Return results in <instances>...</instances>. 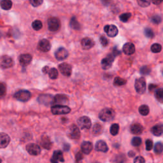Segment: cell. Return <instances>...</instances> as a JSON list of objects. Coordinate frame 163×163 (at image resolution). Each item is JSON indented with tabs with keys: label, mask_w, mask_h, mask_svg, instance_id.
<instances>
[{
	"label": "cell",
	"mask_w": 163,
	"mask_h": 163,
	"mask_svg": "<svg viewBox=\"0 0 163 163\" xmlns=\"http://www.w3.org/2000/svg\"><path fill=\"white\" fill-rule=\"evenodd\" d=\"M42 22L39 20H36L32 23V28L35 31H39L42 28Z\"/></svg>",
	"instance_id": "36"
},
{
	"label": "cell",
	"mask_w": 163,
	"mask_h": 163,
	"mask_svg": "<svg viewBox=\"0 0 163 163\" xmlns=\"http://www.w3.org/2000/svg\"><path fill=\"white\" fill-rule=\"evenodd\" d=\"M61 28V22L56 17H51L48 20V29L52 32H56Z\"/></svg>",
	"instance_id": "4"
},
{
	"label": "cell",
	"mask_w": 163,
	"mask_h": 163,
	"mask_svg": "<svg viewBox=\"0 0 163 163\" xmlns=\"http://www.w3.org/2000/svg\"><path fill=\"white\" fill-rule=\"evenodd\" d=\"M41 145L43 148L47 149V150H50V149L52 148V143L51 140H50V138L47 136L43 135L42 137Z\"/></svg>",
	"instance_id": "23"
},
{
	"label": "cell",
	"mask_w": 163,
	"mask_h": 163,
	"mask_svg": "<svg viewBox=\"0 0 163 163\" xmlns=\"http://www.w3.org/2000/svg\"><path fill=\"white\" fill-rule=\"evenodd\" d=\"M111 2V0H101L102 3L105 6H108L110 3Z\"/></svg>",
	"instance_id": "56"
},
{
	"label": "cell",
	"mask_w": 163,
	"mask_h": 163,
	"mask_svg": "<svg viewBox=\"0 0 163 163\" xmlns=\"http://www.w3.org/2000/svg\"><path fill=\"white\" fill-rule=\"evenodd\" d=\"M27 152L32 155H38L41 153V148L35 143H29L26 145Z\"/></svg>",
	"instance_id": "10"
},
{
	"label": "cell",
	"mask_w": 163,
	"mask_h": 163,
	"mask_svg": "<svg viewBox=\"0 0 163 163\" xmlns=\"http://www.w3.org/2000/svg\"><path fill=\"white\" fill-rule=\"evenodd\" d=\"M58 67L60 72L62 75L66 77L71 76L72 73V68L70 65L66 63V62H63V63L60 64Z\"/></svg>",
	"instance_id": "11"
},
{
	"label": "cell",
	"mask_w": 163,
	"mask_h": 163,
	"mask_svg": "<svg viewBox=\"0 0 163 163\" xmlns=\"http://www.w3.org/2000/svg\"><path fill=\"white\" fill-rule=\"evenodd\" d=\"M83 159H84V155H83L82 154V152H78L76 154V156H75V160H76V162L77 163L80 162Z\"/></svg>",
	"instance_id": "50"
},
{
	"label": "cell",
	"mask_w": 163,
	"mask_h": 163,
	"mask_svg": "<svg viewBox=\"0 0 163 163\" xmlns=\"http://www.w3.org/2000/svg\"><path fill=\"white\" fill-rule=\"evenodd\" d=\"M149 107L146 105H143L140 106L139 108V112L141 115L146 116L149 114Z\"/></svg>",
	"instance_id": "31"
},
{
	"label": "cell",
	"mask_w": 163,
	"mask_h": 163,
	"mask_svg": "<svg viewBox=\"0 0 163 163\" xmlns=\"http://www.w3.org/2000/svg\"><path fill=\"white\" fill-rule=\"evenodd\" d=\"M126 84V80L125 79H123L121 77H116L115 78L114 80V84L115 86L119 87V86H122Z\"/></svg>",
	"instance_id": "34"
},
{
	"label": "cell",
	"mask_w": 163,
	"mask_h": 163,
	"mask_svg": "<svg viewBox=\"0 0 163 163\" xmlns=\"http://www.w3.org/2000/svg\"><path fill=\"white\" fill-rule=\"evenodd\" d=\"M2 161L1 159H0V163H2Z\"/></svg>",
	"instance_id": "59"
},
{
	"label": "cell",
	"mask_w": 163,
	"mask_h": 163,
	"mask_svg": "<svg viewBox=\"0 0 163 163\" xmlns=\"http://www.w3.org/2000/svg\"><path fill=\"white\" fill-rule=\"evenodd\" d=\"M128 155L129 158H133V157H135V152H134L133 150H131V151L128 152Z\"/></svg>",
	"instance_id": "57"
},
{
	"label": "cell",
	"mask_w": 163,
	"mask_h": 163,
	"mask_svg": "<svg viewBox=\"0 0 163 163\" xmlns=\"http://www.w3.org/2000/svg\"><path fill=\"white\" fill-rule=\"evenodd\" d=\"M143 131V128L140 124H134L131 126V132L134 135H139Z\"/></svg>",
	"instance_id": "24"
},
{
	"label": "cell",
	"mask_w": 163,
	"mask_h": 163,
	"mask_svg": "<svg viewBox=\"0 0 163 163\" xmlns=\"http://www.w3.org/2000/svg\"><path fill=\"white\" fill-rule=\"evenodd\" d=\"M95 43L91 38L86 37L81 41V45L84 50H89L95 46Z\"/></svg>",
	"instance_id": "16"
},
{
	"label": "cell",
	"mask_w": 163,
	"mask_h": 163,
	"mask_svg": "<svg viewBox=\"0 0 163 163\" xmlns=\"http://www.w3.org/2000/svg\"><path fill=\"white\" fill-rule=\"evenodd\" d=\"M0 6L2 9L5 10H10L12 7V2L11 0H2Z\"/></svg>",
	"instance_id": "26"
},
{
	"label": "cell",
	"mask_w": 163,
	"mask_h": 163,
	"mask_svg": "<svg viewBox=\"0 0 163 163\" xmlns=\"http://www.w3.org/2000/svg\"><path fill=\"white\" fill-rule=\"evenodd\" d=\"M123 52L126 55H132L135 52V46L132 43H126L123 46Z\"/></svg>",
	"instance_id": "20"
},
{
	"label": "cell",
	"mask_w": 163,
	"mask_h": 163,
	"mask_svg": "<svg viewBox=\"0 0 163 163\" xmlns=\"http://www.w3.org/2000/svg\"><path fill=\"white\" fill-rule=\"evenodd\" d=\"M51 111L54 115L67 114L71 111V109L65 105H54L51 108Z\"/></svg>",
	"instance_id": "2"
},
{
	"label": "cell",
	"mask_w": 163,
	"mask_h": 163,
	"mask_svg": "<svg viewBox=\"0 0 163 163\" xmlns=\"http://www.w3.org/2000/svg\"><path fill=\"white\" fill-rule=\"evenodd\" d=\"M95 148L97 151L102 152H107L108 151V147L106 143L103 140H99L96 142Z\"/></svg>",
	"instance_id": "21"
},
{
	"label": "cell",
	"mask_w": 163,
	"mask_h": 163,
	"mask_svg": "<svg viewBox=\"0 0 163 163\" xmlns=\"http://www.w3.org/2000/svg\"><path fill=\"white\" fill-rule=\"evenodd\" d=\"M80 131L78 127L75 124H72L69 128L68 136L72 140H78L80 138Z\"/></svg>",
	"instance_id": "7"
},
{
	"label": "cell",
	"mask_w": 163,
	"mask_h": 163,
	"mask_svg": "<svg viewBox=\"0 0 163 163\" xmlns=\"http://www.w3.org/2000/svg\"><path fill=\"white\" fill-rule=\"evenodd\" d=\"M102 132H103V126H101V124H100L99 123H96L94 125L92 128V133L94 135H99Z\"/></svg>",
	"instance_id": "29"
},
{
	"label": "cell",
	"mask_w": 163,
	"mask_h": 163,
	"mask_svg": "<svg viewBox=\"0 0 163 163\" xmlns=\"http://www.w3.org/2000/svg\"><path fill=\"white\" fill-rule=\"evenodd\" d=\"M155 96L159 103H163V88L157 89L155 92Z\"/></svg>",
	"instance_id": "30"
},
{
	"label": "cell",
	"mask_w": 163,
	"mask_h": 163,
	"mask_svg": "<svg viewBox=\"0 0 163 163\" xmlns=\"http://www.w3.org/2000/svg\"><path fill=\"white\" fill-rule=\"evenodd\" d=\"M151 21L155 24H159L162 22V17L160 15H155L152 17Z\"/></svg>",
	"instance_id": "43"
},
{
	"label": "cell",
	"mask_w": 163,
	"mask_h": 163,
	"mask_svg": "<svg viewBox=\"0 0 163 163\" xmlns=\"http://www.w3.org/2000/svg\"><path fill=\"white\" fill-rule=\"evenodd\" d=\"M131 144L134 147H138L141 144V138L140 137H134L131 140Z\"/></svg>",
	"instance_id": "39"
},
{
	"label": "cell",
	"mask_w": 163,
	"mask_h": 163,
	"mask_svg": "<svg viewBox=\"0 0 163 163\" xmlns=\"http://www.w3.org/2000/svg\"><path fill=\"white\" fill-rule=\"evenodd\" d=\"M150 72H151V69L148 66H143L140 69V73L143 75H148Z\"/></svg>",
	"instance_id": "42"
},
{
	"label": "cell",
	"mask_w": 163,
	"mask_h": 163,
	"mask_svg": "<svg viewBox=\"0 0 163 163\" xmlns=\"http://www.w3.org/2000/svg\"><path fill=\"white\" fill-rule=\"evenodd\" d=\"M115 111L110 108H104L99 114V118L103 122L111 121L115 118Z\"/></svg>",
	"instance_id": "1"
},
{
	"label": "cell",
	"mask_w": 163,
	"mask_h": 163,
	"mask_svg": "<svg viewBox=\"0 0 163 163\" xmlns=\"http://www.w3.org/2000/svg\"><path fill=\"white\" fill-rule=\"evenodd\" d=\"M151 2L154 5H160L161 3H162L163 2V0H151Z\"/></svg>",
	"instance_id": "54"
},
{
	"label": "cell",
	"mask_w": 163,
	"mask_h": 163,
	"mask_svg": "<svg viewBox=\"0 0 163 163\" xmlns=\"http://www.w3.org/2000/svg\"><path fill=\"white\" fill-rule=\"evenodd\" d=\"M134 163H145V160L141 156H138L135 159Z\"/></svg>",
	"instance_id": "49"
},
{
	"label": "cell",
	"mask_w": 163,
	"mask_h": 163,
	"mask_svg": "<svg viewBox=\"0 0 163 163\" xmlns=\"http://www.w3.org/2000/svg\"><path fill=\"white\" fill-rule=\"evenodd\" d=\"M152 133L156 136H160L163 134V125L162 124H156L151 129Z\"/></svg>",
	"instance_id": "25"
},
{
	"label": "cell",
	"mask_w": 163,
	"mask_h": 163,
	"mask_svg": "<svg viewBox=\"0 0 163 163\" xmlns=\"http://www.w3.org/2000/svg\"><path fill=\"white\" fill-rule=\"evenodd\" d=\"M77 123L78 126L82 129H89L91 128L92 125L91 119L87 116L80 117L78 119Z\"/></svg>",
	"instance_id": "6"
},
{
	"label": "cell",
	"mask_w": 163,
	"mask_h": 163,
	"mask_svg": "<svg viewBox=\"0 0 163 163\" xmlns=\"http://www.w3.org/2000/svg\"><path fill=\"white\" fill-rule=\"evenodd\" d=\"M110 133L113 136H116L119 132V125L118 124H113L110 127Z\"/></svg>",
	"instance_id": "33"
},
{
	"label": "cell",
	"mask_w": 163,
	"mask_h": 163,
	"mask_svg": "<svg viewBox=\"0 0 163 163\" xmlns=\"http://www.w3.org/2000/svg\"><path fill=\"white\" fill-rule=\"evenodd\" d=\"M150 1L151 0H137V2L141 7L145 8L150 5Z\"/></svg>",
	"instance_id": "40"
},
{
	"label": "cell",
	"mask_w": 163,
	"mask_h": 163,
	"mask_svg": "<svg viewBox=\"0 0 163 163\" xmlns=\"http://www.w3.org/2000/svg\"><path fill=\"white\" fill-rule=\"evenodd\" d=\"M131 13H125L121 14L120 16H119V18L120 20L123 22H126L128 21V20L131 18Z\"/></svg>",
	"instance_id": "38"
},
{
	"label": "cell",
	"mask_w": 163,
	"mask_h": 163,
	"mask_svg": "<svg viewBox=\"0 0 163 163\" xmlns=\"http://www.w3.org/2000/svg\"><path fill=\"white\" fill-rule=\"evenodd\" d=\"M70 148V145L68 143H65L63 145V150L65 152H68Z\"/></svg>",
	"instance_id": "52"
},
{
	"label": "cell",
	"mask_w": 163,
	"mask_h": 163,
	"mask_svg": "<svg viewBox=\"0 0 163 163\" xmlns=\"http://www.w3.org/2000/svg\"><path fill=\"white\" fill-rule=\"evenodd\" d=\"M51 48V44L50 42L47 39L41 40L38 44V49L41 52H47Z\"/></svg>",
	"instance_id": "13"
},
{
	"label": "cell",
	"mask_w": 163,
	"mask_h": 163,
	"mask_svg": "<svg viewBox=\"0 0 163 163\" xmlns=\"http://www.w3.org/2000/svg\"><path fill=\"white\" fill-rule=\"evenodd\" d=\"M54 97L50 95H41L38 98V101L40 104L49 106L53 103Z\"/></svg>",
	"instance_id": "12"
},
{
	"label": "cell",
	"mask_w": 163,
	"mask_h": 163,
	"mask_svg": "<svg viewBox=\"0 0 163 163\" xmlns=\"http://www.w3.org/2000/svg\"><path fill=\"white\" fill-rule=\"evenodd\" d=\"M150 49H151V51L153 53H159L161 51L162 46L159 43H154L151 46Z\"/></svg>",
	"instance_id": "37"
},
{
	"label": "cell",
	"mask_w": 163,
	"mask_h": 163,
	"mask_svg": "<svg viewBox=\"0 0 163 163\" xmlns=\"http://www.w3.org/2000/svg\"><path fill=\"white\" fill-rule=\"evenodd\" d=\"M68 101V98L64 95H57L54 97L53 105H62L67 103Z\"/></svg>",
	"instance_id": "17"
},
{
	"label": "cell",
	"mask_w": 163,
	"mask_h": 163,
	"mask_svg": "<svg viewBox=\"0 0 163 163\" xmlns=\"http://www.w3.org/2000/svg\"><path fill=\"white\" fill-rule=\"evenodd\" d=\"M112 54L113 55H114L115 57H116V56L120 55L121 54V52L119 51L118 49H117V48L116 47H114V49H113V51H112Z\"/></svg>",
	"instance_id": "51"
},
{
	"label": "cell",
	"mask_w": 163,
	"mask_h": 163,
	"mask_svg": "<svg viewBox=\"0 0 163 163\" xmlns=\"http://www.w3.org/2000/svg\"><path fill=\"white\" fill-rule=\"evenodd\" d=\"M125 160H126V158L124 155H118L116 156L115 162V163H124Z\"/></svg>",
	"instance_id": "47"
},
{
	"label": "cell",
	"mask_w": 163,
	"mask_h": 163,
	"mask_svg": "<svg viewBox=\"0 0 163 163\" xmlns=\"http://www.w3.org/2000/svg\"><path fill=\"white\" fill-rule=\"evenodd\" d=\"M43 0H29L31 5L34 7H37L43 3Z\"/></svg>",
	"instance_id": "45"
},
{
	"label": "cell",
	"mask_w": 163,
	"mask_h": 163,
	"mask_svg": "<svg viewBox=\"0 0 163 163\" xmlns=\"http://www.w3.org/2000/svg\"><path fill=\"white\" fill-rule=\"evenodd\" d=\"M31 94L29 91L26 90H21L15 93L14 98L18 101L22 102H26L31 98Z\"/></svg>",
	"instance_id": "5"
},
{
	"label": "cell",
	"mask_w": 163,
	"mask_h": 163,
	"mask_svg": "<svg viewBox=\"0 0 163 163\" xmlns=\"http://www.w3.org/2000/svg\"><path fill=\"white\" fill-rule=\"evenodd\" d=\"M135 87L136 92L140 94V95H142V94L145 92L147 88V84L145 79L143 77L137 78L135 81Z\"/></svg>",
	"instance_id": "3"
},
{
	"label": "cell",
	"mask_w": 163,
	"mask_h": 163,
	"mask_svg": "<svg viewBox=\"0 0 163 163\" xmlns=\"http://www.w3.org/2000/svg\"><path fill=\"white\" fill-rule=\"evenodd\" d=\"M18 60H19V62L21 66H26L31 63V61H32V56L29 54H21L19 56Z\"/></svg>",
	"instance_id": "19"
},
{
	"label": "cell",
	"mask_w": 163,
	"mask_h": 163,
	"mask_svg": "<svg viewBox=\"0 0 163 163\" xmlns=\"http://www.w3.org/2000/svg\"><path fill=\"white\" fill-rule=\"evenodd\" d=\"M115 59V56L112 53L108 54L107 57L104 58L101 61V67L103 70H108L111 68L113 62Z\"/></svg>",
	"instance_id": "9"
},
{
	"label": "cell",
	"mask_w": 163,
	"mask_h": 163,
	"mask_svg": "<svg viewBox=\"0 0 163 163\" xmlns=\"http://www.w3.org/2000/svg\"><path fill=\"white\" fill-rule=\"evenodd\" d=\"M145 35L147 38H152L154 37V33L152 31L151 28H147L145 29Z\"/></svg>",
	"instance_id": "41"
},
{
	"label": "cell",
	"mask_w": 163,
	"mask_h": 163,
	"mask_svg": "<svg viewBox=\"0 0 163 163\" xmlns=\"http://www.w3.org/2000/svg\"><path fill=\"white\" fill-rule=\"evenodd\" d=\"M93 148L92 143L90 141H84L81 145L82 151L85 154H89Z\"/></svg>",
	"instance_id": "22"
},
{
	"label": "cell",
	"mask_w": 163,
	"mask_h": 163,
	"mask_svg": "<svg viewBox=\"0 0 163 163\" xmlns=\"http://www.w3.org/2000/svg\"><path fill=\"white\" fill-rule=\"evenodd\" d=\"M7 92V87L3 83L0 82V97H3Z\"/></svg>",
	"instance_id": "44"
},
{
	"label": "cell",
	"mask_w": 163,
	"mask_h": 163,
	"mask_svg": "<svg viewBox=\"0 0 163 163\" xmlns=\"http://www.w3.org/2000/svg\"><path fill=\"white\" fill-rule=\"evenodd\" d=\"M70 26L72 29H73L75 30H79L80 29V24L78 22V21H77V18L75 17H73L71 18L70 22Z\"/></svg>",
	"instance_id": "27"
},
{
	"label": "cell",
	"mask_w": 163,
	"mask_h": 163,
	"mask_svg": "<svg viewBox=\"0 0 163 163\" xmlns=\"http://www.w3.org/2000/svg\"><path fill=\"white\" fill-rule=\"evenodd\" d=\"M145 144H146V150H147V151H150L153 148V142L151 140H146V142H145Z\"/></svg>",
	"instance_id": "48"
},
{
	"label": "cell",
	"mask_w": 163,
	"mask_h": 163,
	"mask_svg": "<svg viewBox=\"0 0 163 163\" xmlns=\"http://www.w3.org/2000/svg\"><path fill=\"white\" fill-rule=\"evenodd\" d=\"M104 30L110 37H115L118 33V29L115 25H106L104 28Z\"/></svg>",
	"instance_id": "15"
},
{
	"label": "cell",
	"mask_w": 163,
	"mask_h": 163,
	"mask_svg": "<svg viewBox=\"0 0 163 163\" xmlns=\"http://www.w3.org/2000/svg\"><path fill=\"white\" fill-rule=\"evenodd\" d=\"M154 152L157 154H161L163 152V143H157L154 147Z\"/></svg>",
	"instance_id": "35"
},
{
	"label": "cell",
	"mask_w": 163,
	"mask_h": 163,
	"mask_svg": "<svg viewBox=\"0 0 163 163\" xmlns=\"http://www.w3.org/2000/svg\"><path fill=\"white\" fill-rule=\"evenodd\" d=\"M52 158L57 161H59L62 162L65 161V158L63 157V154L61 150H55L53 153V157Z\"/></svg>",
	"instance_id": "28"
},
{
	"label": "cell",
	"mask_w": 163,
	"mask_h": 163,
	"mask_svg": "<svg viewBox=\"0 0 163 163\" xmlns=\"http://www.w3.org/2000/svg\"><path fill=\"white\" fill-rule=\"evenodd\" d=\"M14 66V61L8 55H3L0 59V66L3 69L10 68Z\"/></svg>",
	"instance_id": "8"
},
{
	"label": "cell",
	"mask_w": 163,
	"mask_h": 163,
	"mask_svg": "<svg viewBox=\"0 0 163 163\" xmlns=\"http://www.w3.org/2000/svg\"><path fill=\"white\" fill-rule=\"evenodd\" d=\"M50 70V68L48 66H46L45 67H43V69H42V72L43 73H45V74H48V72Z\"/></svg>",
	"instance_id": "53"
},
{
	"label": "cell",
	"mask_w": 163,
	"mask_h": 163,
	"mask_svg": "<svg viewBox=\"0 0 163 163\" xmlns=\"http://www.w3.org/2000/svg\"><path fill=\"white\" fill-rule=\"evenodd\" d=\"M99 41L103 47H106L108 45V40L103 35L101 36V37L99 38Z\"/></svg>",
	"instance_id": "46"
},
{
	"label": "cell",
	"mask_w": 163,
	"mask_h": 163,
	"mask_svg": "<svg viewBox=\"0 0 163 163\" xmlns=\"http://www.w3.org/2000/svg\"><path fill=\"white\" fill-rule=\"evenodd\" d=\"M68 56V52L63 47L59 48L55 52V57L59 61H62L66 59Z\"/></svg>",
	"instance_id": "14"
},
{
	"label": "cell",
	"mask_w": 163,
	"mask_h": 163,
	"mask_svg": "<svg viewBox=\"0 0 163 163\" xmlns=\"http://www.w3.org/2000/svg\"><path fill=\"white\" fill-rule=\"evenodd\" d=\"M148 88H149V90L150 91H152L154 89H155L156 88H158V85H156L155 84H150Z\"/></svg>",
	"instance_id": "55"
},
{
	"label": "cell",
	"mask_w": 163,
	"mask_h": 163,
	"mask_svg": "<svg viewBox=\"0 0 163 163\" xmlns=\"http://www.w3.org/2000/svg\"><path fill=\"white\" fill-rule=\"evenodd\" d=\"M51 163H58V161L56 159H54L53 158L51 159Z\"/></svg>",
	"instance_id": "58"
},
{
	"label": "cell",
	"mask_w": 163,
	"mask_h": 163,
	"mask_svg": "<svg viewBox=\"0 0 163 163\" xmlns=\"http://www.w3.org/2000/svg\"><path fill=\"white\" fill-rule=\"evenodd\" d=\"M162 75H163V71H162Z\"/></svg>",
	"instance_id": "60"
},
{
	"label": "cell",
	"mask_w": 163,
	"mask_h": 163,
	"mask_svg": "<svg viewBox=\"0 0 163 163\" xmlns=\"http://www.w3.org/2000/svg\"><path fill=\"white\" fill-rule=\"evenodd\" d=\"M10 142V136L5 133H0V148H5Z\"/></svg>",
	"instance_id": "18"
},
{
	"label": "cell",
	"mask_w": 163,
	"mask_h": 163,
	"mask_svg": "<svg viewBox=\"0 0 163 163\" xmlns=\"http://www.w3.org/2000/svg\"><path fill=\"white\" fill-rule=\"evenodd\" d=\"M48 76L51 79H56L58 78L59 73L57 69H55V68H52L51 69H50V70L48 72Z\"/></svg>",
	"instance_id": "32"
}]
</instances>
